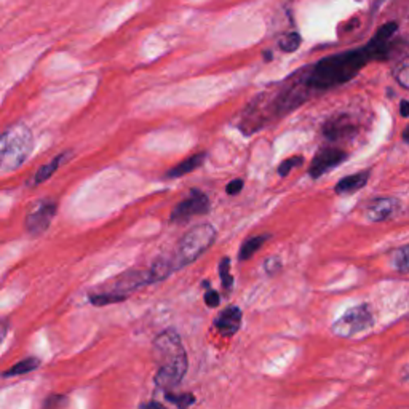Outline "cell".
<instances>
[{
    "label": "cell",
    "mask_w": 409,
    "mask_h": 409,
    "mask_svg": "<svg viewBox=\"0 0 409 409\" xmlns=\"http://www.w3.org/2000/svg\"><path fill=\"white\" fill-rule=\"evenodd\" d=\"M400 114L401 117H408L409 115V101L403 99L400 103Z\"/></svg>",
    "instance_id": "cell-29"
},
{
    "label": "cell",
    "mask_w": 409,
    "mask_h": 409,
    "mask_svg": "<svg viewBox=\"0 0 409 409\" xmlns=\"http://www.w3.org/2000/svg\"><path fill=\"white\" fill-rule=\"evenodd\" d=\"M215 327L220 329L224 336H234L242 327V310L237 306L227 307L216 317Z\"/></svg>",
    "instance_id": "cell-12"
},
{
    "label": "cell",
    "mask_w": 409,
    "mask_h": 409,
    "mask_svg": "<svg viewBox=\"0 0 409 409\" xmlns=\"http://www.w3.org/2000/svg\"><path fill=\"white\" fill-rule=\"evenodd\" d=\"M141 408H164V405H160V403H157V401H149V403H143Z\"/></svg>",
    "instance_id": "cell-30"
},
{
    "label": "cell",
    "mask_w": 409,
    "mask_h": 409,
    "mask_svg": "<svg viewBox=\"0 0 409 409\" xmlns=\"http://www.w3.org/2000/svg\"><path fill=\"white\" fill-rule=\"evenodd\" d=\"M403 139H405L406 143H409V125H408V128L405 131H403Z\"/></svg>",
    "instance_id": "cell-31"
},
{
    "label": "cell",
    "mask_w": 409,
    "mask_h": 409,
    "mask_svg": "<svg viewBox=\"0 0 409 409\" xmlns=\"http://www.w3.org/2000/svg\"><path fill=\"white\" fill-rule=\"evenodd\" d=\"M394 266L400 273H409V245L401 246L394 254Z\"/></svg>",
    "instance_id": "cell-21"
},
{
    "label": "cell",
    "mask_w": 409,
    "mask_h": 409,
    "mask_svg": "<svg viewBox=\"0 0 409 409\" xmlns=\"http://www.w3.org/2000/svg\"><path fill=\"white\" fill-rule=\"evenodd\" d=\"M302 162H304L302 157H291V159L282 162V164H280V166H278V175L282 178L288 176L289 171L293 170V168H298L302 165Z\"/></svg>",
    "instance_id": "cell-25"
},
{
    "label": "cell",
    "mask_w": 409,
    "mask_h": 409,
    "mask_svg": "<svg viewBox=\"0 0 409 409\" xmlns=\"http://www.w3.org/2000/svg\"><path fill=\"white\" fill-rule=\"evenodd\" d=\"M165 399L170 401L171 405H175L178 408H187V406L194 405V403H195L194 395H190V394H179V395H176V394H173L171 390L165 392Z\"/></svg>",
    "instance_id": "cell-24"
},
{
    "label": "cell",
    "mask_w": 409,
    "mask_h": 409,
    "mask_svg": "<svg viewBox=\"0 0 409 409\" xmlns=\"http://www.w3.org/2000/svg\"><path fill=\"white\" fill-rule=\"evenodd\" d=\"M264 268L268 275H275L277 272H280V268H282V259L277 256L268 257V259L264 262Z\"/></svg>",
    "instance_id": "cell-26"
},
{
    "label": "cell",
    "mask_w": 409,
    "mask_h": 409,
    "mask_svg": "<svg viewBox=\"0 0 409 409\" xmlns=\"http://www.w3.org/2000/svg\"><path fill=\"white\" fill-rule=\"evenodd\" d=\"M400 200L394 197H384L369 201L366 206V217L371 222L387 221L394 217L400 210Z\"/></svg>",
    "instance_id": "cell-10"
},
{
    "label": "cell",
    "mask_w": 409,
    "mask_h": 409,
    "mask_svg": "<svg viewBox=\"0 0 409 409\" xmlns=\"http://www.w3.org/2000/svg\"><path fill=\"white\" fill-rule=\"evenodd\" d=\"M357 133V125L349 115H338L329 119L323 127V134L329 141H339V139L352 138Z\"/></svg>",
    "instance_id": "cell-11"
},
{
    "label": "cell",
    "mask_w": 409,
    "mask_h": 409,
    "mask_svg": "<svg viewBox=\"0 0 409 409\" xmlns=\"http://www.w3.org/2000/svg\"><path fill=\"white\" fill-rule=\"evenodd\" d=\"M268 238H271V237H268V235H257V237L250 238L248 242L243 243L242 248H240L238 259L240 261L250 259V257L253 256L256 253V251H259L262 248V245H264Z\"/></svg>",
    "instance_id": "cell-18"
},
{
    "label": "cell",
    "mask_w": 409,
    "mask_h": 409,
    "mask_svg": "<svg viewBox=\"0 0 409 409\" xmlns=\"http://www.w3.org/2000/svg\"><path fill=\"white\" fill-rule=\"evenodd\" d=\"M175 271H178V268H176V264H175V259H173V256H170V257H166V256L159 257V259H155L152 267L149 268L150 278H152V283L162 282V280H165L166 277H170Z\"/></svg>",
    "instance_id": "cell-15"
},
{
    "label": "cell",
    "mask_w": 409,
    "mask_h": 409,
    "mask_svg": "<svg viewBox=\"0 0 409 409\" xmlns=\"http://www.w3.org/2000/svg\"><path fill=\"white\" fill-rule=\"evenodd\" d=\"M301 42L302 38L298 32H289L287 36L282 37V41H280V48H282L285 53H293L299 48Z\"/></svg>",
    "instance_id": "cell-23"
},
{
    "label": "cell",
    "mask_w": 409,
    "mask_h": 409,
    "mask_svg": "<svg viewBox=\"0 0 409 409\" xmlns=\"http://www.w3.org/2000/svg\"><path fill=\"white\" fill-rule=\"evenodd\" d=\"M374 324L373 312L369 306L361 304L347 310L343 317H339L333 324V333L339 338H352L358 333H363Z\"/></svg>",
    "instance_id": "cell-5"
},
{
    "label": "cell",
    "mask_w": 409,
    "mask_h": 409,
    "mask_svg": "<svg viewBox=\"0 0 409 409\" xmlns=\"http://www.w3.org/2000/svg\"><path fill=\"white\" fill-rule=\"evenodd\" d=\"M34 148L32 133L24 125L10 127L0 138V170L10 173L24 164Z\"/></svg>",
    "instance_id": "cell-3"
},
{
    "label": "cell",
    "mask_w": 409,
    "mask_h": 409,
    "mask_svg": "<svg viewBox=\"0 0 409 409\" xmlns=\"http://www.w3.org/2000/svg\"><path fill=\"white\" fill-rule=\"evenodd\" d=\"M154 357L159 371L155 374V385L164 392L173 390L181 384L189 368L186 350L176 329H166L154 340Z\"/></svg>",
    "instance_id": "cell-2"
},
{
    "label": "cell",
    "mask_w": 409,
    "mask_h": 409,
    "mask_svg": "<svg viewBox=\"0 0 409 409\" xmlns=\"http://www.w3.org/2000/svg\"><path fill=\"white\" fill-rule=\"evenodd\" d=\"M242 189H243V181H242V179H234V181L231 184H227V187H226L229 195H237Z\"/></svg>",
    "instance_id": "cell-28"
},
{
    "label": "cell",
    "mask_w": 409,
    "mask_h": 409,
    "mask_svg": "<svg viewBox=\"0 0 409 409\" xmlns=\"http://www.w3.org/2000/svg\"><path fill=\"white\" fill-rule=\"evenodd\" d=\"M56 210H58V205H56L55 200L45 199V200L37 201L36 206H34L26 216V221H24L26 231L31 235L43 234L55 217Z\"/></svg>",
    "instance_id": "cell-7"
},
{
    "label": "cell",
    "mask_w": 409,
    "mask_h": 409,
    "mask_svg": "<svg viewBox=\"0 0 409 409\" xmlns=\"http://www.w3.org/2000/svg\"><path fill=\"white\" fill-rule=\"evenodd\" d=\"M220 277H221L222 288L226 289L227 293H231L234 288V278L231 273V259H229V257H222L220 262Z\"/></svg>",
    "instance_id": "cell-20"
},
{
    "label": "cell",
    "mask_w": 409,
    "mask_h": 409,
    "mask_svg": "<svg viewBox=\"0 0 409 409\" xmlns=\"http://www.w3.org/2000/svg\"><path fill=\"white\" fill-rule=\"evenodd\" d=\"M41 366V360L38 358H24V360H21L20 363H16L15 366L8 368L7 371L3 373V378H11V376H21V374H27L34 371V369Z\"/></svg>",
    "instance_id": "cell-17"
},
{
    "label": "cell",
    "mask_w": 409,
    "mask_h": 409,
    "mask_svg": "<svg viewBox=\"0 0 409 409\" xmlns=\"http://www.w3.org/2000/svg\"><path fill=\"white\" fill-rule=\"evenodd\" d=\"M216 229L208 222L199 224L192 231H189L184 237L179 240L176 253L173 254L176 268L186 267L190 262L197 261L210 246L215 243Z\"/></svg>",
    "instance_id": "cell-4"
},
{
    "label": "cell",
    "mask_w": 409,
    "mask_h": 409,
    "mask_svg": "<svg viewBox=\"0 0 409 409\" xmlns=\"http://www.w3.org/2000/svg\"><path fill=\"white\" fill-rule=\"evenodd\" d=\"M396 29H399L396 22H387L363 48L328 56L301 71L298 76H293L288 85L272 101L273 112L277 115H285L304 103L312 93L331 89L352 80L369 61L384 58L387 55L389 42Z\"/></svg>",
    "instance_id": "cell-1"
},
{
    "label": "cell",
    "mask_w": 409,
    "mask_h": 409,
    "mask_svg": "<svg viewBox=\"0 0 409 409\" xmlns=\"http://www.w3.org/2000/svg\"><path fill=\"white\" fill-rule=\"evenodd\" d=\"M127 298L128 296L115 293V291H103V293L92 294L88 299L93 306L103 307V306H108V304H114V302H122V301H125Z\"/></svg>",
    "instance_id": "cell-19"
},
{
    "label": "cell",
    "mask_w": 409,
    "mask_h": 409,
    "mask_svg": "<svg viewBox=\"0 0 409 409\" xmlns=\"http://www.w3.org/2000/svg\"><path fill=\"white\" fill-rule=\"evenodd\" d=\"M67 157H69V152H61L59 155H56L52 160L47 162L43 166H41V170L34 175V184H42L47 181L50 176H53L55 173L58 171V168L63 165V162L67 160Z\"/></svg>",
    "instance_id": "cell-16"
},
{
    "label": "cell",
    "mask_w": 409,
    "mask_h": 409,
    "mask_svg": "<svg viewBox=\"0 0 409 409\" xmlns=\"http://www.w3.org/2000/svg\"><path fill=\"white\" fill-rule=\"evenodd\" d=\"M347 157H349V154L339 148H323L313 157L309 168V175L313 179L322 178L323 175L334 170L336 166H339L343 162H345Z\"/></svg>",
    "instance_id": "cell-8"
},
{
    "label": "cell",
    "mask_w": 409,
    "mask_h": 409,
    "mask_svg": "<svg viewBox=\"0 0 409 409\" xmlns=\"http://www.w3.org/2000/svg\"><path fill=\"white\" fill-rule=\"evenodd\" d=\"M220 301H221V298H220V294L216 293V291L208 289V293L205 294V302L208 307H217L220 306Z\"/></svg>",
    "instance_id": "cell-27"
},
{
    "label": "cell",
    "mask_w": 409,
    "mask_h": 409,
    "mask_svg": "<svg viewBox=\"0 0 409 409\" xmlns=\"http://www.w3.org/2000/svg\"><path fill=\"white\" fill-rule=\"evenodd\" d=\"M205 159H206V154L205 152H199V154H195L192 157H189L187 160L181 162V164H179V165L173 166L170 171H166L165 178L175 179V178H181L184 175H187V173L197 170L199 166H201V164H203Z\"/></svg>",
    "instance_id": "cell-14"
},
{
    "label": "cell",
    "mask_w": 409,
    "mask_h": 409,
    "mask_svg": "<svg viewBox=\"0 0 409 409\" xmlns=\"http://www.w3.org/2000/svg\"><path fill=\"white\" fill-rule=\"evenodd\" d=\"M368 179H369V171H361V173H357V175L345 176L336 184L334 190H336V194H339V195L354 194L357 192V190H360L361 187L366 186Z\"/></svg>",
    "instance_id": "cell-13"
},
{
    "label": "cell",
    "mask_w": 409,
    "mask_h": 409,
    "mask_svg": "<svg viewBox=\"0 0 409 409\" xmlns=\"http://www.w3.org/2000/svg\"><path fill=\"white\" fill-rule=\"evenodd\" d=\"M152 283L149 271H130L122 273L117 277L114 282L109 283V291H115V293L130 296L131 291L144 287V285Z\"/></svg>",
    "instance_id": "cell-9"
},
{
    "label": "cell",
    "mask_w": 409,
    "mask_h": 409,
    "mask_svg": "<svg viewBox=\"0 0 409 409\" xmlns=\"http://www.w3.org/2000/svg\"><path fill=\"white\" fill-rule=\"evenodd\" d=\"M394 77L403 88L409 89V58L401 59L400 63L394 67Z\"/></svg>",
    "instance_id": "cell-22"
},
{
    "label": "cell",
    "mask_w": 409,
    "mask_h": 409,
    "mask_svg": "<svg viewBox=\"0 0 409 409\" xmlns=\"http://www.w3.org/2000/svg\"><path fill=\"white\" fill-rule=\"evenodd\" d=\"M210 211V200L206 195L199 189L190 190L189 197L182 200L181 203L175 206V210L171 211L170 221L173 224H184L187 222L190 217L206 215Z\"/></svg>",
    "instance_id": "cell-6"
}]
</instances>
